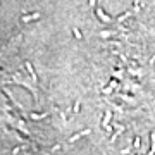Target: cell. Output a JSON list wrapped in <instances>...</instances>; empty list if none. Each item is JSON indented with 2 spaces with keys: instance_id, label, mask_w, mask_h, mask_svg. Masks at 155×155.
Listing matches in <instances>:
<instances>
[{
  "instance_id": "6da1fadb",
  "label": "cell",
  "mask_w": 155,
  "mask_h": 155,
  "mask_svg": "<svg viewBox=\"0 0 155 155\" xmlns=\"http://www.w3.org/2000/svg\"><path fill=\"white\" fill-rule=\"evenodd\" d=\"M83 134H90V129H84V131H81V133H78L76 136H73V138H71V140H69V143H73V141H76L78 138H81V136H83Z\"/></svg>"
},
{
  "instance_id": "7a4b0ae2",
  "label": "cell",
  "mask_w": 155,
  "mask_h": 155,
  "mask_svg": "<svg viewBox=\"0 0 155 155\" xmlns=\"http://www.w3.org/2000/svg\"><path fill=\"white\" fill-rule=\"evenodd\" d=\"M109 121H110V112H107V114H105L103 121H102V126H103V128H107V126H109Z\"/></svg>"
},
{
  "instance_id": "3957f363",
  "label": "cell",
  "mask_w": 155,
  "mask_h": 155,
  "mask_svg": "<svg viewBox=\"0 0 155 155\" xmlns=\"http://www.w3.org/2000/svg\"><path fill=\"white\" fill-rule=\"evenodd\" d=\"M116 81H112V83H110V84H109V86H107V88H105V90H103V93H110V91H112V90H114V88H116Z\"/></svg>"
},
{
  "instance_id": "277c9868",
  "label": "cell",
  "mask_w": 155,
  "mask_h": 155,
  "mask_svg": "<svg viewBox=\"0 0 155 155\" xmlns=\"http://www.w3.org/2000/svg\"><path fill=\"white\" fill-rule=\"evenodd\" d=\"M38 17H40V14H35V16H24L23 21L26 23V21H31V19H38Z\"/></svg>"
},
{
  "instance_id": "5b68a950",
  "label": "cell",
  "mask_w": 155,
  "mask_h": 155,
  "mask_svg": "<svg viewBox=\"0 0 155 155\" xmlns=\"http://www.w3.org/2000/svg\"><path fill=\"white\" fill-rule=\"evenodd\" d=\"M26 67H28V71H29V74H31V78H33V79H36V74L33 73V67H31V64H29V62H26Z\"/></svg>"
},
{
  "instance_id": "8992f818",
  "label": "cell",
  "mask_w": 155,
  "mask_h": 155,
  "mask_svg": "<svg viewBox=\"0 0 155 155\" xmlns=\"http://www.w3.org/2000/svg\"><path fill=\"white\" fill-rule=\"evenodd\" d=\"M155 152V133H152V150H150V154H154Z\"/></svg>"
},
{
  "instance_id": "52a82bcc",
  "label": "cell",
  "mask_w": 155,
  "mask_h": 155,
  "mask_svg": "<svg viewBox=\"0 0 155 155\" xmlns=\"http://www.w3.org/2000/svg\"><path fill=\"white\" fill-rule=\"evenodd\" d=\"M131 14H133V12H126V14H124V16H121V17H119V19H117V21H119V23H121V21H124V19H126V17H129V16H131Z\"/></svg>"
},
{
  "instance_id": "ba28073f",
  "label": "cell",
  "mask_w": 155,
  "mask_h": 155,
  "mask_svg": "<svg viewBox=\"0 0 155 155\" xmlns=\"http://www.w3.org/2000/svg\"><path fill=\"white\" fill-rule=\"evenodd\" d=\"M140 145H141V140L136 138V141H134V148H140Z\"/></svg>"
},
{
  "instance_id": "9c48e42d",
  "label": "cell",
  "mask_w": 155,
  "mask_h": 155,
  "mask_svg": "<svg viewBox=\"0 0 155 155\" xmlns=\"http://www.w3.org/2000/svg\"><path fill=\"white\" fill-rule=\"evenodd\" d=\"M73 31H74V35H76V38H83V36H81V33H79V29H76V28H74Z\"/></svg>"
},
{
  "instance_id": "30bf717a",
  "label": "cell",
  "mask_w": 155,
  "mask_h": 155,
  "mask_svg": "<svg viewBox=\"0 0 155 155\" xmlns=\"http://www.w3.org/2000/svg\"><path fill=\"white\" fill-rule=\"evenodd\" d=\"M79 110V102H76V105H74V112H78Z\"/></svg>"
},
{
  "instance_id": "8fae6325",
  "label": "cell",
  "mask_w": 155,
  "mask_h": 155,
  "mask_svg": "<svg viewBox=\"0 0 155 155\" xmlns=\"http://www.w3.org/2000/svg\"><path fill=\"white\" fill-rule=\"evenodd\" d=\"M90 5H91V7H95V0H90Z\"/></svg>"
}]
</instances>
